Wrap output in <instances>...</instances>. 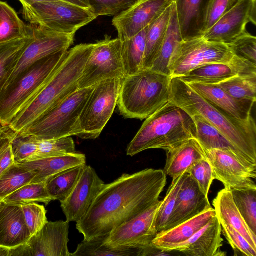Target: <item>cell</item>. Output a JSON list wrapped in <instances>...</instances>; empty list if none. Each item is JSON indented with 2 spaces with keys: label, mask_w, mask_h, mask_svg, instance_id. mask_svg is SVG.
Returning <instances> with one entry per match:
<instances>
[{
  "label": "cell",
  "mask_w": 256,
  "mask_h": 256,
  "mask_svg": "<svg viewBox=\"0 0 256 256\" xmlns=\"http://www.w3.org/2000/svg\"><path fill=\"white\" fill-rule=\"evenodd\" d=\"M166 184L162 170L146 168L124 174L105 184L76 228L86 240L109 234L142 213L159 200Z\"/></svg>",
  "instance_id": "cell-1"
},
{
  "label": "cell",
  "mask_w": 256,
  "mask_h": 256,
  "mask_svg": "<svg viewBox=\"0 0 256 256\" xmlns=\"http://www.w3.org/2000/svg\"><path fill=\"white\" fill-rule=\"evenodd\" d=\"M170 100L190 116L202 118L256 164V125L252 117L248 120L234 117L210 104L178 78H171Z\"/></svg>",
  "instance_id": "cell-2"
},
{
  "label": "cell",
  "mask_w": 256,
  "mask_h": 256,
  "mask_svg": "<svg viewBox=\"0 0 256 256\" xmlns=\"http://www.w3.org/2000/svg\"><path fill=\"white\" fill-rule=\"evenodd\" d=\"M94 46L82 44L70 48L45 86L8 126L20 133L44 113L78 90V82Z\"/></svg>",
  "instance_id": "cell-3"
},
{
  "label": "cell",
  "mask_w": 256,
  "mask_h": 256,
  "mask_svg": "<svg viewBox=\"0 0 256 256\" xmlns=\"http://www.w3.org/2000/svg\"><path fill=\"white\" fill-rule=\"evenodd\" d=\"M196 138V127L192 118L170 100L146 118L126 149L133 156L149 149L166 151L184 141Z\"/></svg>",
  "instance_id": "cell-4"
},
{
  "label": "cell",
  "mask_w": 256,
  "mask_h": 256,
  "mask_svg": "<svg viewBox=\"0 0 256 256\" xmlns=\"http://www.w3.org/2000/svg\"><path fill=\"white\" fill-rule=\"evenodd\" d=\"M171 77L151 69L142 70L122 80L117 105L126 118L143 120L170 100Z\"/></svg>",
  "instance_id": "cell-5"
},
{
  "label": "cell",
  "mask_w": 256,
  "mask_h": 256,
  "mask_svg": "<svg viewBox=\"0 0 256 256\" xmlns=\"http://www.w3.org/2000/svg\"><path fill=\"white\" fill-rule=\"evenodd\" d=\"M64 50L36 62L0 95V124L8 126L12 118L34 98L65 58Z\"/></svg>",
  "instance_id": "cell-6"
},
{
  "label": "cell",
  "mask_w": 256,
  "mask_h": 256,
  "mask_svg": "<svg viewBox=\"0 0 256 256\" xmlns=\"http://www.w3.org/2000/svg\"><path fill=\"white\" fill-rule=\"evenodd\" d=\"M94 86L78 89L20 133L39 140L80 138V115Z\"/></svg>",
  "instance_id": "cell-7"
},
{
  "label": "cell",
  "mask_w": 256,
  "mask_h": 256,
  "mask_svg": "<svg viewBox=\"0 0 256 256\" xmlns=\"http://www.w3.org/2000/svg\"><path fill=\"white\" fill-rule=\"evenodd\" d=\"M22 14L30 24L65 34H75L97 18L90 8L60 0L22 6Z\"/></svg>",
  "instance_id": "cell-8"
},
{
  "label": "cell",
  "mask_w": 256,
  "mask_h": 256,
  "mask_svg": "<svg viewBox=\"0 0 256 256\" xmlns=\"http://www.w3.org/2000/svg\"><path fill=\"white\" fill-rule=\"evenodd\" d=\"M234 56L228 44L210 42L202 36L182 40L170 59V74L171 78L179 77L204 65L228 62Z\"/></svg>",
  "instance_id": "cell-9"
},
{
  "label": "cell",
  "mask_w": 256,
  "mask_h": 256,
  "mask_svg": "<svg viewBox=\"0 0 256 256\" xmlns=\"http://www.w3.org/2000/svg\"><path fill=\"white\" fill-rule=\"evenodd\" d=\"M122 79L106 80L94 86L80 115V138L100 136L117 106Z\"/></svg>",
  "instance_id": "cell-10"
},
{
  "label": "cell",
  "mask_w": 256,
  "mask_h": 256,
  "mask_svg": "<svg viewBox=\"0 0 256 256\" xmlns=\"http://www.w3.org/2000/svg\"><path fill=\"white\" fill-rule=\"evenodd\" d=\"M30 24L32 40L10 70L0 95L36 62L60 51L69 50L74 44L75 34L60 33L38 25Z\"/></svg>",
  "instance_id": "cell-11"
},
{
  "label": "cell",
  "mask_w": 256,
  "mask_h": 256,
  "mask_svg": "<svg viewBox=\"0 0 256 256\" xmlns=\"http://www.w3.org/2000/svg\"><path fill=\"white\" fill-rule=\"evenodd\" d=\"M125 77L122 42L106 34L104 40L94 44L78 82V89L95 86L108 80Z\"/></svg>",
  "instance_id": "cell-12"
},
{
  "label": "cell",
  "mask_w": 256,
  "mask_h": 256,
  "mask_svg": "<svg viewBox=\"0 0 256 256\" xmlns=\"http://www.w3.org/2000/svg\"><path fill=\"white\" fill-rule=\"evenodd\" d=\"M204 150L211 166L214 180L221 182L224 188L230 190L256 188L252 180L256 178V165L226 150Z\"/></svg>",
  "instance_id": "cell-13"
},
{
  "label": "cell",
  "mask_w": 256,
  "mask_h": 256,
  "mask_svg": "<svg viewBox=\"0 0 256 256\" xmlns=\"http://www.w3.org/2000/svg\"><path fill=\"white\" fill-rule=\"evenodd\" d=\"M256 24V0H239L202 36L206 40L228 44L246 32V25Z\"/></svg>",
  "instance_id": "cell-14"
},
{
  "label": "cell",
  "mask_w": 256,
  "mask_h": 256,
  "mask_svg": "<svg viewBox=\"0 0 256 256\" xmlns=\"http://www.w3.org/2000/svg\"><path fill=\"white\" fill-rule=\"evenodd\" d=\"M176 0H138L126 10L114 16L112 25L121 42L128 40L158 18Z\"/></svg>",
  "instance_id": "cell-15"
},
{
  "label": "cell",
  "mask_w": 256,
  "mask_h": 256,
  "mask_svg": "<svg viewBox=\"0 0 256 256\" xmlns=\"http://www.w3.org/2000/svg\"><path fill=\"white\" fill-rule=\"evenodd\" d=\"M161 200L148 209L113 230L107 242L115 246L142 248L152 244L157 234L154 223Z\"/></svg>",
  "instance_id": "cell-16"
},
{
  "label": "cell",
  "mask_w": 256,
  "mask_h": 256,
  "mask_svg": "<svg viewBox=\"0 0 256 256\" xmlns=\"http://www.w3.org/2000/svg\"><path fill=\"white\" fill-rule=\"evenodd\" d=\"M105 184L90 166L84 165L73 190L61 208L66 220L78 222L86 214Z\"/></svg>",
  "instance_id": "cell-17"
},
{
  "label": "cell",
  "mask_w": 256,
  "mask_h": 256,
  "mask_svg": "<svg viewBox=\"0 0 256 256\" xmlns=\"http://www.w3.org/2000/svg\"><path fill=\"white\" fill-rule=\"evenodd\" d=\"M68 220L48 222L26 243L30 256H72Z\"/></svg>",
  "instance_id": "cell-18"
},
{
  "label": "cell",
  "mask_w": 256,
  "mask_h": 256,
  "mask_svg": "<svg viewBox=\"0 0 256 256\" xmlns=\"http://www.w3.org/2000/svg\"><path fill=\"white\" fill-rule=\"evenodd\" d=\"M241 76H256V64L235 55L228 62L210 64L176 77L186 83L216 84Z\"/></svg>",
  "instance_id": "cell-19"
},
{
  "label": "cell",
  "mask_w": 256,
  "mask_h": 256,
  "mask_svg": "<svg viewBox=\"0 0 256 256\" xmlns=\"http://www.w3.org/2000/svg\"><path fill=\"white\" fill-rule=\"evenodd\" d=\"M221 224L214 216L188 240L172 247L169 252L178 251L193 256H224Z\"/></svg>",
  "instance_id": "cell-20"
},
{
  "label": "cell",
  "mask_w": 256,
  "mask_h": 256,
  "mask_svg": "<svg viewBox=\"0 0 256 256\" xmlns=\"http://www.w3.org/2000/svg\"><path fill=\"white\" fill-rule=\"evenodd\" d=\"M211 208L208 198L201 192L191 176L188 172L184 173L178 194L176 210L170 229Z\"/></svg>",
  "instance_id": "cell-21"
},
{
  "label": "cell",
  "mask_w": 256,
  "mask_h": 256,
  "mask_svg": "<svg viewBox=\"0 0 256 256\" xmlns=\"http://www.w3.org/2000/svg\"><path fill=\"white\" fill-rule=\"evenodd\" d=\"M186 84L210 104L234 117L242 120L252 117L251 112L255 102L236 98L215 84Z\"/></svg>",
  "instance_id": "cell-22"
},
{
  "label": "cell",
  "mask_w": 256,
  "mask_h": 256,
  "mask_svg": "<svg viewBox=\"0 0 256 256\" xmlns=\"http://www.w3.org/2000/svg\"><path fill=\"white\" fill-rule=\"evenodd\" d=\"M31 236L21 206L3 202L0 209V246L14 248L26 244Z\"/></svg>",
  "instance_id": "cell-23"
},
{
  "label": "cell",
  "mask_w": 256,
  "mask_h": 256,
  "mask_svg": "<svg viewBox=\"0 0 256 256\" xmlns=\"http://www.w3.org/2000/svg\"><path fill=\"white\" fill-rule=\"evenodd\" d=\"M214 216L215 211L211 208L170 229L158 234L152 244L164 252H170L172 247L188 240Z\"/></svg>",
  "instance_id": "cell-24"
},
{
  "label": "cell",
  "mask_w": 256,
  "mask_h": 256,
  "mask_svg": "<svg viewBox=\"0 0 256 256\" xmlns=\"http://www.w3.org/2000/svg\"><path fill=\"white\" fill-rule=\"evenodd\" d=\"M16 164L34 172L35 176L30 183H41L46 182L52 177L64 170L86 164V158L84 154L76 152Z\"/></svg>",
  "instance_id": "cell-25"
},
{
  "label": "cell",
  "mask_w": 256,
  "mask_h": 256,
  "mask_svg": "<svg viewBox=\"0 0 256 256\" xmlns=\"http://www.w3.org/2000/svg\"><path fill=\"white\" fill-rule=\"evenodd\" d=\"M166 152L164 171L172 178L188 172L196 164L206 158L204 150L196 138H190Z\"/></svg>",
  "instance_id": "cell-26"
},
{
  "label": "cell",
  "mask_w": 256,
  "mask_h": 256,
  "mask_svg": "<svg viewBox=\"0 0 256 256\" xmlns=\"http://www.w3.org/2000/svg\"><path fill=\"white\" fill-rule=\"evenodd\" d=\"M212 204L220 223L230 226L256 249V234L250 230L236 207L231 190L224 188L219 191Z\"/></svg>",
  "instance_id": "cell-27"
},
{
  "label": "cell",
  "mask_w": 256,
  "mask_h": 256,
  "mask_svg": "<svg viewBox=\"0 0 256 256\" xmlns=\"http://www.w3.org/2000/svg\"><path fill=\"white\" fill-rule=\"evenodd\" d=\"M208 0H176V8L182 40L202 36Z\"/></svg>",
  "instance_id": "cell-28"
},
{
  "label": "cell",
  "mask_w": 256,
  "mask_h": 256,
  "mask_svg": "<svg viewBox=\"0 0 256 256\" xmlns=\"http://www.w3.org/2000/svg\"><path fill=\"white\" fill-rule=\"evenodd\" d=\"M196 127V138L206 150L218 149L232 152L242 160L252 162L222 134L204 119L198 115L191 116Z\"/></svg>",
  "instance_id": "cell-29"
},
{
  "label": "cell",
  "mask_w": 256,
  "mask_h": 256,
  "mask_svg": "<svg viewBox=\"0 0 256 256\" xmlns=\"http://www.w3.org/2000/svg\"><path fill=\"white\" fill-rule=\"evenodd\" d=\"M182 40L174 2L164 41L150 69L170 76L169 64L174 52Z\"/></svg>",
  "instance_id": "cell-30"
},
{
  "label": "cell",
  "mask_w": 256,
  "mask_h": 256,
  "mask_svg": "<svg viewBox=\"0 0 256 256\" xmlns=\"http://www.w3.org/2000/svg\"><path fill=\"white\" fill-rule=\"evenodd\" d=\"M174 2L148 25L142 70L150 69L158 54L168 29Z\"/></svg>",
  "instance_id": "cell-31"
},
{
  "label": "cell",
  "mask_w": 256,
  "mask_h": 256,
  "mask_svg": "<svg viewBox=\"0 0 256 256\" xmlns=\"http://www.w3.org/2000/svg\"><path fill=\"white\" fill-rule=\"evenodd\" d=\"M108 234L84 240L72 256H139L141 248L115 246L107 242Z\"/></svg>",
  "instance_id": "cell-32"
},
{
  "label": "cell",
  "mask_w": 256,
  "mask_h": 256,
  "mask_svg": "<svg viewBox=\"0 0 256 256\" xmlns=\"http://www.w3.org/2000/svg\"><path fill=\"white\" fill-rule=\"evenodd\" d=\"M148 26L134 37L122 42V55L125 76L142 70Z\"/></svg>",
  "instance_id": "cell-33"
},
{
  "label": "cell",
  "mask_w": 256,
  "mask_h": 256,
  "mask_svg": "<svg viewBox=\"0 0 256 256\" xmlns=\"http://www.w3.org/2000/svg\"><path fill=\"white\" fill-rule=\"evenodd\" d=\"M32 34L31 24L26 25L7 2L0 1V42L24 38Z\"/></svg>",
  "instance_id": "cell-34"
},
{
  "label": "cell",
  "mask_w": 256,
  "mask_h": 256,
  "mask_svg": "<svg viewBox=\"0 0 256 256\" xmlns=\"http://www.w3.org/2000/svg\"><path fill=\"white\" fill-rule=\"evenodd\" d=\"M84 165L64 170L46 182L47 191L54 200H58L61 203L67 198L76 184Z\"/></svg>",
  "instance_id": "cell-35"
},
{
  "label": "cell",
  "mask_w": 256,
  "mask_h": 256,
  "mask_svg": "<svg viewBox=\"0 0 256 256\" xmlns=\"http://www.w3.org/2000/svg\"><path fill=\"white\" fill-rule=\"evenodd\" d=\"M184 174L172 178L165 198L161 200L154 223L157 234L170 228L176 210L178 194L183 181Z\"/></svg>",
  "instance_id": "cell-36"
},
{
  "label": "cell",
  "mask_w": 256,
  "mask_h": 256,
  "mask_svg": "<svg viewBox=\"0 0 256 256\" xmlns=\"http://www.w3.org/2000/svg\"><path fill=\"white\" fill-rule=\"evenodd\" d=\"M32 40V32L26 38L0 42V92L12 67Z\"/></svg>",
  "instance_id": "cell-37"
},
{
  "label": "cell",
  "mask_w": 256,
  "mask_h": 256,
  "mask_svg": "<svg viewBox=\"0 0 256 256\" xmlns=\"http://www.w3.org/2000/svg\"><path fill=\"white\" fill-rule=\"evenodd\" d=\"M52 200L47 191L46 182L26 184L2 200L4 204L18 206L33 202L48 205Z\"/></svg>",
  "instance_id": "cell-38"
},
{
  "label": "cell",
  "mask_w": 256,
  "mask_h": 256,
  "mask_svg": "<svg viewBox=\"0 0 256 256\" xmlns=\"http://www.w3.org/2000/svg\"><path fill=\"white\" fill-rule=\"evenodd\" d=\"M35 176L34 172L14 164L0 176V199L30 184Z\"/></svg>",
  "instance_id": "cell-39"
},
{
  "label": "cell",
  "mask_w": 256,
  "mask_h": 256,
  "mask_svg": "<svg viewBox=\"0 0 256 256\" xmlns=\"http://www.w3.org/2000/svg\"><path fill=\"white\" fill-rule=\"evenodd\" d=\"M215 85L236 98L256 101V76H238Z\"/></svg>",
  "instance_id": "cell-40"
},
{
  "label": "cell",
  "mask_w": 256,
  "mask_h": 256,
  "mask_svg": "<svg viewBox=\"0 0 256 256\" xmlns=\"http://www.w3.org/2000/svg\"><path fill=\"white\" fill-rule=\"evenodd\" d=\"M230 190L242 218L252 232L256 234V188Z\"/></svg>",
  "instance_id": "cell-41"
},
{
  "label": "cell",
  "mask_w": 256,
  "mask_h": 256,
  "mask_svg": "<svg viewBox=\"0 0 256 256\" xmlns=\"http://www.w3.org/2000/svg\"><path fill=\"white\" fill-rule=\"evenodd\" d=\"M38 142L32 136L14 132L10 144L15 164L32 160L37 152Z\"/></svg>",
  "instance_id": "cell-42"
},
{
  "label": "cell",
  "mask_w": 256,
  "mask_h": 256,
  "mask_svg": "<svg viewBox=\"0 0 256 256\" xmlns=\"http://www.w3.org/2000/svg\"><path fill=\"white\" fill-rule=\"evenodd\" d=\"M76 152L74 142L71 136L55 140H38V151L32 160L44 158L73 154Z\"/></svg>",
  "instance_id": "cell-43"
},
{
  "label": "cell",
  "mask_w": 256,
  "mask_h": 256,
  "mask_svg": "<svg viewBox=\"0 0 256 256\" xmlns=\"http://www.w3.org/2000/svg\"><path fill=\"white\" fill-rule=\"evenodd\" d=\"M91 10L100 16H116L135 4L138 0H86Z\"/></svg>",
  "instance_id": "cell-44"
},
{
  "label": "cell",
  "mask_w": 256,
  "mask_h": 256,
  "mask_svg": "<svg viewBox=\"0 0 256 256\" xmlns=\"http://www.w3.org/2000/svg\"><path fill=\"white\" fill-rule=\"evenodd\" d=\"M20 206L26 224L32 236L38 232L48 221L46 210L43 205L36 202L24 204Z\"/></svg>",
  "instance_id": "cell-45"
},
{
  "label": "cell",
  "mask_w": 256,
  "mask_h": 256,
  "mask_svg": "<svg viewBox=\"0 0 256 256\" xmlns=\"http://www.w3.org/2000/svg\"><path fill=\"white\" fill-rule=\"evenodd\" d=\"M234 54L256 64V38L247 31L228 44Z\"/></svg>",
  "instance_id": "cell-46"
},
{
  "label": "cell",
  "mask_w": 256,
  "mask_h": 256,
  "mask_svg": "<svg viewBox=\"0 0 256 256\" xmlns=\"http://www.w3.org/2000/svg\"><path fill=\"white\" fill-rule=\"evenodd\" d=\"M188 173L196 182L201 192L208 197L210 186L214 180L211 166L206 158L196 164Z\"/></svg>",
  "instance_id": "cell-47"
},
{
  "label": "cell",
  "mask_w": 256,
  "mask_h": 256,
  "mask_svg": "<svg viewBox=\"0 0 256 256\" xmlns=\"http://www.w3.org/2000/svg\"><path fill=\"white\" fill-rule=\"evenodd\" d=\"M238 0H209L205 13L202 34L230 10Z\"/></svg>",
  "instance_id": "cell-48"
},
{
  "label": "cell",
  "mask_w": 256,
  "mask_h": 256,
  "mask_svg": "<svg viewBox=\"0 0 256 256\" xmlns=\"http://www.w3.org/2000/svg\"><path fill=\"white\" fill-rule=\"evenodd\" d=\"M220 224L222 232L233 248L235 255L240 253L246 256H256V249L240 234L228 224Z\"/></svg>",
  "instance_id": "cell-49"
},
{
  "label": "cell",
  "mask_w": 256,
  "mask_h": 256,
  "mask_svg": "<svg viewBox=\"0 0 256 256\" xmlns=\"http://www.w3.org/2000/svg\"><path fill=\"white\" fill-rule=\"evenodd\" d=\"M14 132L13 131L0 146V176L8 168L15 164L10 144Z\"/></svg>",
  "instance_id": "cell-50"
},
{
  "label": "cell",
  "mask_w": 256,
  "mask_h": 256,
  "mask_svg": "<svg viewBox=\"0 0 256 256\" xmlns=\"http://www.w3.org/2000/svg\"><path fill=\"white\" fill-rule=\"evenodd\" d=\"M12 132V130L8 126H2L0 124V146Z\"/></svg>",
  "instance_id": "cell-51"
},
{
  "label": "cell",
  "mask_w": 256,
  "mask_h": 256,
  "mask_svg": "<svg viewBox=\"0 0 256 256\" xmlns=\"http://www.w3.org/2000/svg\"><path fill=\"white\" fill-rule=\"evenodd\" d=\"M64 2H66L70 3H72L77 6L85 8H90V6L86 0H60Z\"/></svg>",
  "instance_id": "cell-52"
},
{
  "label": "cell",
  "mask_w": 256,
  "mask_h": 256,
  "mask_svg": "<svg viewBox=\"0 0 256 256\" xmlns=\"http://www.w3.org/2000/svg\"><path fill=\"white\" fill-rule=\"evenodd\" d=\"M22 4V6L29 5L34 3L46 2V1H52L56 0H18Z\"/></svg>",
  "instance_id": "cell-53"
},
{
  "label": "cell",
  "mask_w": 256,
  "mask_h": 256,
  "mask_svg": "<svg viewBox=\"0 0 256 256\" xmlns=\"http://www.w3.org/2000/svg\"><path fill=\"white\" fill-rule=\"evenodd\" d=\"M10 248L0 246V256H9Z\"/></svg>",
  "instance_id": "cell-54"
},
{
  "label": "cell",
  "mask_w": 256,
  "mask_h": 256,
  "mask_svg": "<svg viewBox=\"0 0 256 256\" xmlns=\"http://www.w3.org/2000/svg\"><path fill=\"white\" fill-rule=\"evenodd\" d=\"M2 200L0 199V205L2 204Z\"/></svg>",
  "instance_id": "cell-55"
},
{
  "label": "cell",
  "mask_w": 256,
  "mask_h": 256,
  "mask_svg": "<svg viewBox=\"0 0 256 256\" xmlns=\"http://www.w3.org/2000/svg\"><path fill=\"white\" fill-rule=\"evenodd\" d=\"M2 204H3V202H2V204L0 205V208H1V207H2Z\"/></svg>",
  "instance_id": "cell-56"
},
{
  "label": "cell",
  "mask_w": 256,
  "mask_h": 256,
  "mask_svg": "<svg viewBox=\"0 0 256 256\" xmlns=\"http://www.w3.org/2000/svg\"></svg>",
  "instance_id": "cell-57"
}]
</instances>
